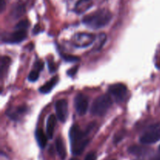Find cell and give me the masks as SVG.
<instances>
[{"label": "cell", "instance_id": "cell-1", "mask_svg": "<svg viewBox=\"0 0 160 160\" xmlns=\"http://www.w3.org/2000/svg\"><path fill=\"white\" fill-rule=\"evenodd\" d=\"M69 135L71 143L72 153L74 156H79L88 145L89 140L88 139V133L81 131L78 125H73L70 128Z\"/></svg>", "mask_w": 160, "mask_h": 160}, {"label": "cell", "instance_id": "cell-2", "mask_svg": "<svg viewBox=\"0 0 160 160\" xmlns=\"http://www.w3.org/2000/svg\"><path fill=\"white\" fill-rule=\"evenodd\" d=\"M112 20V13L106 9H98L85 16L83 23L92 29H100L106 27Z\"/></svg>", "mask_w": 160, "mask_h": 160}, {"label": "cell", "instance_id": "cell-3", "mask_svg": "<svg viewBox=\"0 0 160 160\" xmlns=\"http://www.w3.org/2000/svg\"><path fill=\"white\" fill-rule=\"evenodd\" d=\"M112 98L108 94H105L98 97L92 103L91 113L98 117L105 115L112 106Z\"/></svg>", "mask_w": 160, "mask_h": 160}, {"label": "cell", "instance_id": "cell-4", "mask_svg": "<svg viewBox=\"0 0 160 160\" xmlns=\"http://www.w3.org/2000/svg\"><path fill=\"white\" fill-rule=\"evenodd\" d=\"M160 140V124L153 125L147 131H145L140 138L141 143L150 145L159 142Z\"/></svg>", "mask_w": 160, "mask_h": 160}, {"label": "cell", "instance_id": "cell-5", "mask_svg": "<svg viewBox=\"0 0 160 160\" xmlns=\"http://www.w3.org/2000/svg\"><path fill=\"white\" fill-rule=\"evenodd\" d=\"M109 92L113 96L117 102H121L126 97L128 93V88L126 85L121 83H117L111 85L109 88Z\"/></svg>", "mask_w": 160, "mask_h": 160}, {"label": "cell", "instance_id": "cell-6", "mask_svg": "<svg viewBox=\"0 0 160 160\" xmlns=\"http://www.w3.org/2000/svg\"><path fill=\"white\" fill-rule=\"evenodd\" d=\"M56 117L61 122L64 123L68 117V102L66 99H59L55 106Z\"/></svg>", "mask_w": 160, "mask_h": 160}, {"label": "cell", "instance_id": "cell-7", "mask_svg": "<svg viewBox=\"0 0 160 160\" xmlns=\"http://www.w3.org/2000/svg\"><path fill=\"white\" fill-rule=\"evenodd\" d=\"M76 110L80 116H84L88 109V99L87 96L83 94H78L74 100Z\"/></svg>", "mask_w": 160, "mask_h": 160}, {"label": "cell", "instance_id": "cell-8", "mask_svg": "<svg viewBox=\"0 0 160 160\" xmlns=\"http://www.w3.org/2000/svg\"><path fill=\"white\" fill-rule=\"evenodd\" d=\"M27 31L26 30H16L13 33L6 34L3 36L2 41L7 43H19L26 38Z\"/></svg>", "mask_w": 160, "mask_h": 160}, {"label": "cell", "instance_id": "cell-9", "mask_svg": "<svg viewBox=\"0 0 160 160\" xmlns=\"http://www.w3.org/2000/svg\"><path fill=\"white\" fill-rule=\"evenodd\" d=\"M95 39V35L90 34H78L76 35V45L79 47H86L91 45Z\"/></svg>", "mask_w": 160, "mask_h": 160}, {"label": "cell", "instance_id": "cell-10", "mask_svg": "<svg viewBox=\"0 0 160 160\" xmlns=\"http://www.w3.org/2000/svg\"><path fill=\"white\" fill-rule=\"evenodd\" d=\"M56 124V116L52 114L48 117L46 123V133L48 138H52L54 134L55 128Z\"/></svg>", "mask_w": 160, "mask_h": 160}, {"label": "cell", "instance_id": "cell-11", "mask_svg": "<svg viewBox=\"0 0 160 160\" xmlns=\"http://www.w3.org/2000/svg\"><path fill=\"white\" fill-rule=\"evenodd\" d=\"M58 80H59V78H58L57 76L53 77L52 78H51L49 81H47L45 84H43V85L39 88V92H40L41 93L43 94H47L49 92H51V91L52 90L53 88H54V86L57 84Z\"/></svg>", "mask_w": 160, "mask_h": 160}, {"label": "cell", "instance_id": "cell-12", "mask_svg": "<svg viewBox=\"0 0 160 160\" xmlns=\"http://www.w3.org/2000/svg\"><path fill=\"white\" fill-rule=\"evenodd\" d=\"M92 6V0H79L75 6V11L78 13H82Z\"/></svg>", "mask_w": 160, "mask_h": 160}, {"label": "cell", "instance_id": "cell-13", "mask_svg": "<svg viewBox=\"0 0 160 160\" xmlns=\"http://www.w3.org/2000/svg\"><path fill=\"white\" fill-rule=\"evenodd\" d=\"M56 151H57L58 155L60 157V159L62 160H64L67 157V150H66L65 145H64V142L60 138L56 139Z\"/></svg>", "mask_w": 160, "mask_h": 160}, {"label": "cell", "instance_id": "cell-14", "mask_svg": "<svg viewBox=\"0 0 160 160\" xmlns=\"http://www.w3.org/2000/svg\"><path fill=\"white\" fill-rule=\"evenodd\" d=\"M128 152L134 156H142L148 153V148H147L146 147L141 146V145H133L128 148Z\"/></svg>", "mask_w": 160, "mask_h": 160}, {"label": "cell", "instance_id": "cell-15", "mask_svg": "<svg viewBox=\"0 0 160 160\" xmlns=\"http://www.w3.org/2000/svg\"><path fill=\"white\" fill-rule=\"evenodd\" d=\"M35 138L37 140L38 144L42 148H44L47 145L48 142V138L46 137L45 134L42 129H38L35 132Z\"/></svg>", "mask_w": 160, "mask_h": 160}, {"label": "cell", "instance_id": "cell-16", "mask_svg": "<svg viewBox=\"0 0 160 160\" xmlns=\"http://www.w3.org/2000/svg\"><path fill=\"white\" fill-rule=\"evenodd\" d=\"M25 12V7L22 4H17L14 6V7L12 8V12H11V15L12 16L14 19H17L18 17H21Z\"/></svg>", "mask_w": 160, "mask_h": 160}, {"label": "cell", "instance_id": "cell-17", "mask_svg": "<svg viewBox=\"0 0 160 160\" xmlns=\"http://www.w3.org/2000/svg\"><path fill=\"white\" fill-rule=\"evenodd\" d=\"M9 63H10V59L9 57H6V56H3L1 60V73L2 74L3 73V71L6 68H7L9 67Z\"/></svg>", "mask_w": 160, "mask_h": 160}, {"label": "cell", "instance_id": "cell-18", "mask_svg": "<svg viewBox=\"0 0 160 160\" xmlns=\"http://www.w3.org/2000/svg\"><path fill=\"white\" fill-rule=\"evenodd\" d=\"M29 27V23L27 20H22V21L19 22L17 25H16L15 28L16 30H27V28Z\"/></svg>", "mask_w": 160, "mask_h": 160}, {"label": "cell", "instance_id": "cell-19", "mask_svg": "<svg viewBox=\"0 0 160 160\" xmlns=\"http://www.w3.org/2000/svg\"><path fill=\"white\" fill-rule=\"evenodd\" d=\"M38 78H39L38 70H33V71H31V73H29V75H28V80H29L30 81H32V82L37 81Z\"/></svg>", "mask_w": 160, "mask_h": 160}, {"label": "cell", "instance_id": "cell-20", "mask_svg": "<svg viewBox=\"0 0 160 160\" xmlns=\"http://www.w3.org/2000/svg\"><path fill=\"white\" fill-rule=\"evenodd\" d=\"M62 56L65 60L69 61V62H76V61L79 60V58L71 56V55H62Z\"/></svg>", "mask_w": 160, "mask_h": 160}, {"label": "cell", "instance_id": "cell-21", "mask_svg": "<svg viewBox=\"0 0 160 160\" xmlns=\"http://www.w3.org/2000/svg\"><path fill=\"white\" fill-rule=\"evenodd\" d=\"M96 153L94 152H91L88 154L86 156L85 159L84 160H96Z\"/></svg>", "mask_w": 160, "mask_h": 160}, {"label": "cell", "instance_id": "cell-22", "mask_svg": "<svg viewBox=\"0 0 160 160\" xmlns=\"http://www.w3.org/2000/svg\"><path fill=\"white\" fill-rule=\"evenodd\" d=\"M78 70V67H73V68L70 69V70L67 72V73H68V75L70 77H73L76 74Z\"/></svg>", "mask_w": 160, "mask_h": 160}, {"label": "cell", "instance_id": "cell-23", "mask_svg": "<svg viewBox=\"0 0 160 160\" xmlns=\"http://www.w3.org/2000/svg\"><path fill=\"white\" fill-rule=\"evenodd\" d=\"M48 68H49V71L51 73H53L56 70V67H55V65L52 62H48Z\"/></svg>", "mask_w": 160, "mask_h": 160}, {"label": "cell", "instance_id": "cell-24", "mask_svg": "<svg viewBox=\"0 0 160 160\" xmlns=\"http://www.w3.org/2000/svg\"><path fill=\"white\" fill-rule=\"evenodd\" d=\"M5 8V1L4 0H1V2H0V9H1V12H2L4 10Z\"/></svg>", "mask_w": 160, "mask_h": 160}, {"label": "cell", "instance_id": "cell-25", "mask_svg": "<svg viewBox=\"0 0 160 160\" xmlns=\"http://www.w3.org/2000/svg\"><path fill=\"white\" fill-rule=\"evenodd\" d=\"M37 67H38V70H42V68H43V64L42 62H38L37 63Z\"/></svg>", "mask_w": 160, "mask_h": 160}, {"label": "cell", "instance_id": "cell-26", "mask_svg": "<svg viewBox=\"0 0 160 160\" xmlns=\"http://www.w3.org/2000/svg\"><path fill=\"white\" fill-rule=\"evenodd\" d=\"M71 160H78V159H72Z\"/></svg>", "mask_w": 160, "mask_h": 160}, {"label": "cell", "instance_id": "cell-27", "mask_svg": "<svg viewBox=\"0 0 160 160\" xmlns=\"http://www.w3.org/2000/svg\"><path fill=\"white\" fill-rule=\"evenodd\" d=\"M159 150H160V146H159Z\"/></svg>", "mask_w": 160, "mask_h": 160}]
</instances>
